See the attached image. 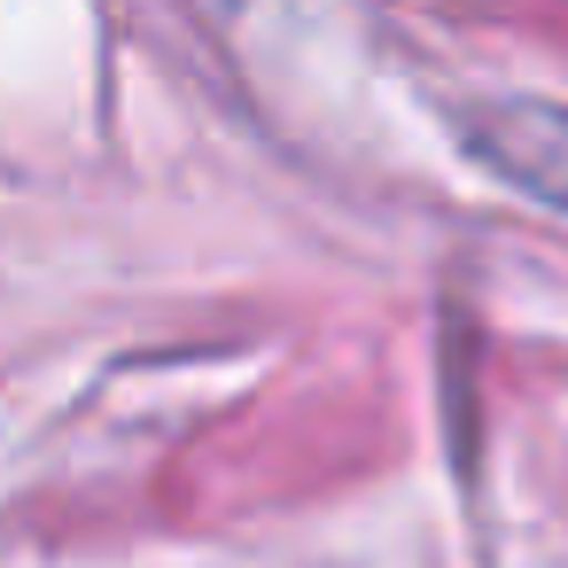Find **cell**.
<instances>
[{
    "label": "cell",
    "mask_w": 568,
    "mask_h": 568,
    "mask_svg": "<svg viewBox=\"0 0 568 568\" xmlns=\"http://www.w3.org/2000/svg\"><path fill=\"white\" fill-rule=\"evenodd\" d=\"M475 156L490 172H506L521 195L568 211V110H545V102H490L475 110L467 125Z\"/></svg>",
    "instance_id": "obj_1"
}]
</instances>
